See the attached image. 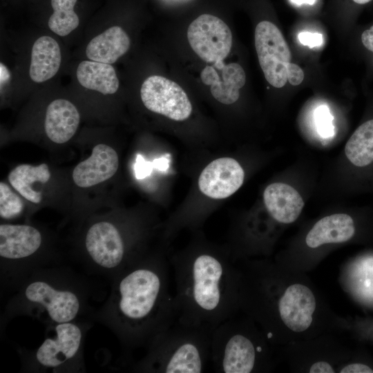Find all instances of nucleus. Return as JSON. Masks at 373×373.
<instances>
[{
    "mask_svg": "<svg viewBox=\"0 0 373 373\" xmlns=\"http://www.w3.org/2000/svg\"><path fill=\"white\" fill-rule=\"evenodd\" d=\"M169 265L163 255L153 254L124 269L111 279L109 295L93 316L112 331L128 352L146 349L178 320Z\"/></svg>",
    "mask_w": 373,
    "mask_h": 373,
    "instance_id": "f257e3e1",
    "label": "nucleus"
},
{
    "mask_svg": "<svg viewBox=\"0 0 373 373\" xmlns=\"http://www.w3.org/2000/svg\"><path fill=\"white\" fill-rule=\"evenodd\" d=\"M178 321L214 330L239 304L240 276L225 253L195 247L173 256Z\"/></svg>",
    "mask_w": 373,
    "mask_h": 373,
    "instance_id": "f03ea898",
    "label": "nucleus"
},
{
    "mask_svg": "<svg viewBox=\"0 0 373 373\" xmlns=\"http://www.w3.org/2000/svg\"><path fill=\"white\" fill-rule=\"evenodd\" d=\"M6 303L1 322L20 316L38 319L47 327L86 320L91 313L94 290L84 277L61 264L34 271L13 291Z\"/></svg>",
    "mask_w": 373,
    "mask_h": 373,
    "instance_id": "7ed1b4c3",
    "label": "nucleus"
},
{
    "mask_svg": "<svg viewBox=\"0 0 373 373\" xmlns=\"http://www.w3.org/2000/svg\"><path fill=\"white\" fill-rule=\"evenodd\" d=\"M213 332L177 320L154 338L131 370L151 373L203 372L211 359Z\"/></svg>",
    "mask_w": 373,
    "mask_h": 373,
    "instance_id": "20e7f679",
    "label": "nucleus"
},
{
    "mask_svg": "<svg viewBox=\"0 0 373 373\" xmlns=\"http://www.w3.org/2000/svg\"><path fill=\"white\" fill-rule=\"evenodd\" d=\"M43 236L28 224L0 225V284L15 291L34 271L58 264L42 256Z\"/></svg>",
    "mask_w": 373,
    "mask_h": 373,
    "instance_id": "39448f33",
    "label": "nucleus"
},
{
    "mask_svg": "<svg viewBox=\"0 0 373 373\" xmlns=\"http://www.w3.org/2000/svg\"><path fill=\"white\" fill-rule=\"evenodd\" d=\"M87 320L59 323L48 327L54 336L46 338L33 351L20 352L23 370L31 372H84V345Z\"/></svg>",
    "mask_w": 373,
    "mask_h": 373,
    "instance_id": "423d86ee",
    "label": "nucleus"
},
{
    "mask_svg": "<svg viewBox=\"0 0 373 373\" xmlns=\"http://www.w3.org/2000/svg\"><path fill=\"white\" fill-rule=\"evenodd\" d=\"M83 266L90 273L111 279L142 258L127 245L122 231L115 223L100 220L86 230Z\"/></svg>",
    "mask_w": 373,
    "mask_h": 373,
    "instance_id": "0eeeda50",
    "label": "nucleus"
},
{
    "mask_svg": "<svg viewBox=\"0 0 373 373\" xmlns=\"http://www.w3.org/2000/svg\"><path fill=\"white\" fill-rule=\"evenodd\" d=\"M260 351L231 317L213 332L210 361L216 372L249 373L254 370Z\"/></svg>",
    "mask_w": 373,
    "mask_h": 373,
    "instance_id": "6e6552de",
    "label": "nucleus"
},
{
    "mask_svg": "<svg viewBox=\"0 0 373 373\" xmlns=\"http://www.w3.org/2000/svg\"><path fill=\"white\" fill-rule=\"evenodd\" d=\"M255 47L267 81L274 87H283L291 55L280 30L270 21H260L255 30Z\"/></svg>",
    "mask_w": 373,
    "mask_h": 373,
    "instance_id": "1a4fd4ad",
    "label": "nucleus"
},
{
    "mask_svg": "<svg viewBox=\"0 0 373 373\" xmlns=\"http://www.w3.org/2000/svg\"><path fill=\"white\" fill-rule=\"evenodd\" d=\"M187 38L193 51L209 63L224 60L232 46L229 26L220 18L209 14L201 15L189 25Z\"/></svg>",
    "mask_w": 373,
    "mask_h": 373,
    "instance_id": "9d476101",
    "label": "nucleus"
},
{
    "mask_svg": "<svg viewBox=\"0 0 373 373\" xmlns=\"http://www.w3.org/2000/svg\"><path fill=\"white\" fill-rule=\"evenodd\" d=\"M140 95L145 107L175 121H184L192 112L191 102L184 90L175 82L160 75H153L143 82Z\"/></svg>",
    "mask_w": 373,
    "mask_h": 373,
    "instance_id": "9b49d317",
    "label": "nucleus"
},
{
    "mask_svg": "<svg viewBox=\"0 0 373 373\" xmlns=\"http://www.w3.org/2000/svg\"><path fill=\"white\" fill-rule=\"evenodd\" d=\"M244 178V171L235 159L221 157L212 161L202 170L198 187L211 198L224 199L239 189Z\"/></svg>",
    "mask_w": 373,
    "mask_h": 373,
    "instance_id": "f8f14e48",
    "label": "nucleus"
},
{
    "mask_svg": "<svg viewBox=\"0 0 373 373\" xmlns=\"http://www.w3.org/2000/svg\"><path fill=\"white\" fill-rule=\"evenodd\" d=\"M200 78L204 84L210 86L213 97L224 104H231L238 99L240 89L246 82L245 73L240 64H226L223 60L207 66Z\"/></svg>",
    "mask_w": 373,
    "mask_h": 373,
    "instance_id": "ddd939ff",
    "label": "nucleus"
},
{
    "mask_svg": "<svg viewBox=\"0 0 373 373\" xmlns=\"http://www.w3.org/2000/svg\"><path fill=\"white\" fill-rule=\"evenodd\" d=\"M316 300L309 287L301 284L290 285L278 301V312L283 323L291 330L300 332L312 324Z\"/></svg>",
    "mask_w": 373,
    "mask_h": 373,
    "instance_id": "4468645a",
    "label": "nucleus"
},
{
    "mask_svg": "<svg viewBox=\"0 0 373 373\" xmlns=\"http://www.w3.org/2000/svg\"><path fill=\"white\" fill-rule=\"evenodd\" d=\"M118 166L119 158L115 149L99 144L94 146L89 157L75 166L73 179L79 187H90L112 178Z\"/></svg>",
    "mask_w": 373,
    "mask_h": 373,
    "instance_id": "2eb2a0df",
    "label": "nucleus"
},
{
    "mask_svg": "<svg viewBox=\"0 0 373 373\" xmlns=\"http://www.w3.org/2000/svg\"><path fill=\"white\" fill-rule=\"evenodd\" d=\"M263 200L267 210L276 221L289 224L300 214L304 201L300 193L291 186L275 182L265 189Z\"/></svg>",
    "mask_w": 373,
    "mask_h": 373,
    "instance_id": "dca6fc26",
    "label": "nucleus"
},
{
    "mask_svg": "<svg viewBox=\"0 0 373 373\" xmlns=\"http://www.w3.org/2000/svg\"><path fill=\"white\" fill-rule=\"evenodd\" d=\"M80 115L73 104L64 99H57L48 106L44 128L48 137L53 142L63 144L75 134Z\"/></svg>",
    "mask_w": 373,
    "mask_h": 373,
    "instance_id": "f3484780",
    "label": "nucleus"
},
{
    "mask_svg": "<svg viewBox=\"0 0 373 373\" xmlns=\"http://www.w3.org/2000/svg\"><path fill=\"white\" fill-rule=\"evenodd\" d=\"M353 219L345 213H336L318 220L306 236L308 247L316 248L324 244L344 242L354 235Z\"/></svg>",
    "mask_w": 373,
    "mask_h": 373,
    "instance_id": "a211bd4d",
    "label": "nucleus"
},
{
    "mask_svg": "<svg viewBox=\"0 0 373 373\" xmlns=\"http://www.w3.org/2000/svg\"><path fill=\"white\" fill-rule=\"evenodd\" d=\"M130 45L126 32L115 26L92 39L86 46V55L92 61L111 64L124 55Z\"/></svg>",
    "mask_w": 373,
    "mask_h": 373,
    "instance_id": "6ab92c4d",
    "label": "nucleus"
},
{
    "mask_svg": "<svg viewBox=\"0 0 373 373\" xmlns=\"http://www.w3.org/2000/svg\"><path fill=\"white\" fill-rule=\"evenodd\" d=\"M61 61L58 43L49 36L39 37L32 48L30 77L37 83L51 79L58 72Z\"/></svg>",
    "mask_w": 373,
    "mask_h": 373,
    "instance_id": "aec40b11",
    "label": "nucleus"
},
{
    "mask_svg": "<svg viewBox=\"0 0 373 373\" xmlns=\"http://www.w3.org/2000/svg\"><path fill=\"white\" fill-rule=\"evenodd\" d=\"M76 74L83 87L103 95L113 94L119 88L115 70L109 64L83 61L78 65Z\"/></svg>",
    "mask_w": 373,
    "mask_h": 373,
    "instance_id": "412c9836",
    "label": "nucleus"
},
{
    "mask_svg": "<svg viewBox=\"0 0 373 373\" xmlns=\"http://www.w3.org/2000/svg\"><path fill=\"white\" fill-rule=\"evenodd\" d=\"M50 178V173L45 163L38 166L20 164L8 175V180L12 186L23 198L33 203H39L42 195L40 191L32 189V184L37 182L46 183Z\"/></svg>",
    "mask_w": 373,
    "mask_h": 373,
    "instance_id": "4be33fe9",
    "label": "nucleus"
},
{
    "mask_svg": "<svg viewBox=\"0 0 373 373\" xmlns=\"http://www.w3.org/2000/svg\"><path fill=\"white\" fill-rule=\"evenodd\" d=\"M345 153L356 166H365L373 162V119L356 128L345 144Z\"/></svg>",
    "mask_w": 373,
    "mask_h": 373,
    "instance_id": "5701e85b",
    "label": "nucleus"
},
{
    "mask_svg": "<svg viewBox=\"0 0 373 373\" xmlns=\"http://www.w3.org/2000/svg\"><path fill=\"white\" fill-rule=\"evenodd\" d=\"M77 0H51L53 12L48 20L49 28L59 36H66L76 29L79 19L74 10Z\"/></svg>",
    "mask_w": 373,
    "mask_h": 373,
    "instance_id": "b1692460",
    "label": "nucleus"
},
{
    "mask_svg": "<svg viewBox=\"0 0 373 373\" xmlns=\"http://www.w3.org/2000/svg\"><path fill=\"white\" fill-rule=\"evenodd\" d=\"M23 209L19 197L5 182H0V216L4 219L18 216Z\"/></svg>",
    "mask_w": 373,
    "mask_h": 373,
    "instance_id": "393cba45",
    "label": "nucleus"
},
{
    "mask_svg": "<svg viewBox=\"0 0 373 373\" xmlns=\"http://www.w3.org/2000/svg\"><path fill=\"white\" fill-rule=\"evenodd\" d=\"M333 116L331 115L328 107L321 105L317 107L314 111V122L317 132L325 138L333 136L334 128L332 124Z\"/></svg>",
    "mask_w": 373,
    "mask_h": 373,
    "instance_id": "a878e982",
    "label": "nucleus"
},
{
    "mask_svg": "<svg viewBox=\"0 0 373 373\" xmlns=\"http://www.w3.org/2000/svg\"><path fill=\"white\" fill-rule=\"evenodd\" d=\"M299 41L309 48L320 46L323 44V36L317 32H301L298 34Z\"/></svg>",
    "mask_w": 373,
    "mask_h": 373,
    "instance_id": "bb28decb",
    "label": "nucleus"
},
{
    "mask_svg": "<svg viewBox=\"0 0 373 373\" xmlns=\"http://www.w3.org/2000/svg\"><path fill=\"white\" fill-rule=\"evenodd\" d=\"M287 81L293 86L299 85L304 79V73L302 68L293 63H288L286 66Z\"/></svg>",
    "mask_w": 373,
    "mask_h": 373,
    "instance_id": "cd10ccee",
    "label": "nucleus"
},
{
    "mask_svg": "<svg viewBox=\"0 0 373 373\" xmlns=\"http://www.w3.org/2000/svg\"><path fill=\"white\" fill-rule=\"evenodd\" d=\"M152 163L146 162L141 155H137L135 164V175L138 179H142L148 175L152 168Z\"/></svg>",
    "mask_w": 373,
    "mask_h": 373,
    "instance_id": "c85d7f7f",
    "label": "nucleus"
},
{
    "mask_svg": "<svg viewBox=\"0 0 373 373\" xmlns=\"http://www.w3.org/2000/svg\"><path fill=\"white\" fill-rule=\"evenodd\" d=\"M341 373H373V370L366 365L352 363L345 366Z\"/></svg>",
    "mask_w": 373,
    "mask_h": 373,
    "instance_id": "c756f323",
    "label": "nucleus"
},
{
    "mask_svg": "<svg viewBox=\"0 0 373 373\" xmlns=\"http://www.w3.org/2000/svg\"><path fill=\"white\" fill-rule=\"evenodd\" d=\"M310 373H333L334 370L330 364L325 361H318L314 363L310 369Z\"/></svg>",
    "mask_w": 373,
    "mask_h": 373,
    "instance_id": "7c9ffc66",
    "label": "nucleus"
},
{
    "mask_svg": "<svg viewBox=\"0 0 373 373\" xmlns=\"http://www.w3.org/2000/svg\"><path fill=\"white\" fill-rule=\"evenodd\" d=\"M361 41L367 50L373 52V26L362 33Z\"/></svg>",
    "mask_w": 373,
    "mask_h": 373,
    "instance_id": "2f4dec72",
    "label": "nucleus"
},
{
    "mask_svg": "<svg viewBox=\"0 0 373 373\" xmlns=\"http://www.w3.org/2000/svg\"><path fill=\"white\" fill-rule=\"evenodd\" d=\"M10 78V73L6 68V66L1 63L0 64V82H1V87H2L3 84H4L6 82H7L9 80Z\"/></svg>",
    "mask_w": 373,
    "mask_h": 373,
    "instance_id": "473e14b6",
    "label": "nucleus"
},
{
    "mask_svg": "<svg viewBox=\"0 0 373 373\" xmlns=\"http://www.w3.org/2000/svg\"><path fill=\"white\" fill-rule=\"evenodd\" d=\"M316 0H290V1L297 6H300L302 4H309L313 5L315 3Z\"/></svg>",
    "mask_w": 373,
    "mask_h": 373,
    "instance_id": "72a5a7b5",
    "label": "nucleus"
},
{
    "mask_svg": "<svg viewBox=\"0 0 373 373\" xmlns=\"http://www.w3.org/2000/svg\"><path fill=\"white\" fill-rule=\"evenodd\" d=\"M355 3L358 4H365L370 2L372 0H353Z\"/></svg>",
    "mask_w": 373,
    "mask_h": 373,
    "instance_id": "f704fd0d",
    "label": "nucleus"
}]
</instances>
